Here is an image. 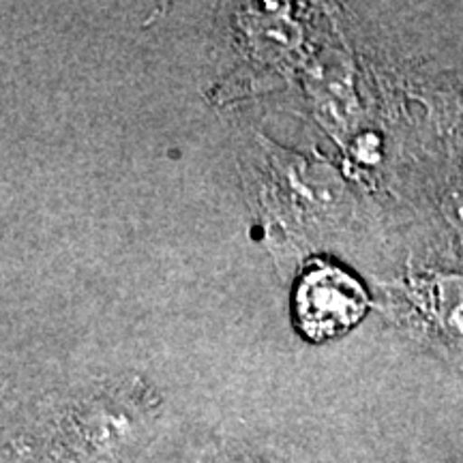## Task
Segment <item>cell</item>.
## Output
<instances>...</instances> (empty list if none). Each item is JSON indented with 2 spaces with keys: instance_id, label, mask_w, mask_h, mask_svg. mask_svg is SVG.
Segmentation results:
<instances>
[{
  "instance_id": "2",
  "label": "cell",
  "mask_w": 463,
  "mask_h": 463,
  "mask_svg": "<svg viewBox=\"0 0 463 463\" xmlns=\"http://www.w3.org/2000/svg\"><path fill=\"white\" fill-rule=\"evenodd\" d=\"M431 300L439 331L455 345L463 347V277H436L431 283Z\"/></svg>"
},
{
  "instance_id": "1",
  "label": "cell",
  "mask_w": 463,
  "mask_h": 463,
  "mask_svg": "<svg viewBox=\"0 0 463 463\" xmlns=\"http://www.w3.org/2000/svg\"><path fill=\"white\" fill-rule=\"evenodd\" d=\"M369 297L347 270L333 264H311L294 289V320L303 337L322 341L341 337L363 320Z\"/></svg>"
},
{
  "instance_id": "3",
  "label": "cell",
  "mask_w": 463,
  "mask_h": 463,
  "mask_svg": "<svg viewBox=\"0 0 463 463\" xmlns=\"http://www.w3.org/2000/svg\"><path fill=\"white\" fill-rule=\"evenodd\" d=\"M444 213L455 228L463 230V184L450 191L447 202H444Z\"/></svg>"
}]
</instances>
